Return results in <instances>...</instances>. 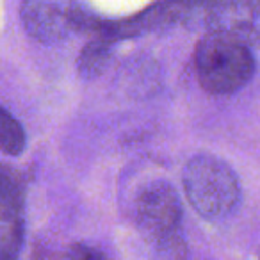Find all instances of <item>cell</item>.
Segmentation results:
<instances>
[{
	"label": "cell",
	"mask_w": 260,
	"mask_h": 260,
	"mask_svg": "<svg viewBox=\"0 0 260 260\" xmlns=\"http://www.w3.org/2000/svg\"><path fill=\"white\" fill-rule=\"evenodd\" d=\"M196 75L210 94H232L244 87L255 73L249 45L239 38L209 32L196 47Z\"/></svg>",
	"instance_id": "obj_1"
},
{
	"label": "cell",
	"mask_w": 260,
	"mask_h": 260,
	"mask_svg": "<svg viewBox=\"0 0 260 260\" xmlns=\"http://www.w3.org/2000/svg\"><path fill=\"white\" fill-rule=\"evenodd\" d=\"M184 191L200 216L219 219L235 209L241 198L237 175L212 155H196L184 170Z\"/></svg>",
	"instance_id": "obj_2"
},
{
	"label": "cell",
	"mask_w": 260,
	"mask_h": 260,
	"mask_svg": "<svg viewBox=\"0 0 260 260\" xmlns=\"http://www.w3.org/2000/svg\"><path fill=\"white\" fill-rule=\"evenodd\" d=\"M136 219L146 235L168 242L178 232L182 207L175 189L162 180L146 184L136 198Z\"/></svg>",
	"instance_id": "obj_3"
},
{
	"label": "cell",
	"mask_w": 260,
	"mask_h": 260,
	"mask_svg": "<svg viewBox=\"0 0 260 260\" xmlns=\"http://www.w3.org/2000/svg\"><path fill=\"white\" fill-rule=\"evenodd\" d=\"M22 20L34 40L55 43L80 27L82 15L73 0H22Z\"/></svg>",
	"instance_id": "obj_4"
},
{
	"label": "cell",
	"mask_w": 260,
	"mask_h": 260,
	"mask_svg": "<svg viewBox=\"0 0 260 260\" xmlns=\"http://www.w3.org/2000/svg\"><path fill=\"white\" fill-rule=\"evenodd\" d=\"M23 241V196L15 171L0 164V260H16Z\"/></svg>",
	"instance_id": "obj_5"
},
{
	"label": "cell",
	"mask_w": 260,
	"mask_h": 260,
	"mask_svg": "<svg viewBox=\"0 0 260 260\" xmlns=\"http://www.w3.org/2000/svg\"><path fill=\"white\" fill-rule=\"evenodd\" d=\"M210 32H221L249 43L260 36V0H209Z\"/></svg>",
	"instance_id": "obj_6"
},
{
	"label": "cell",
	"mask_w": 260,
	"mask_h": 260,
	"mask_svg": "<svg viewBox=\"0 0 260 260\" xmlns=\"http://www.w3.org/2000/svg\"><path fill=\"white\" fill-rule=\"evenodd\" d=\"M25 148V132L22 125L0 107V150L8 155H20Z\"/></svg>",
	"instance_id": "obj_7"
},
{
	"label": "cell",
	"mask_w": 260,
	"mask_h": 260,
	"mask_svg": "<svg viewBox=\"0 0 260 260\" xmlns=\"http://www.w3.org/2000/svg\"><path fill=\"white\" fill-rule=\"evenodd\" d=\"M109 54H111V43L109 40H93L86 48L82 50L79 59V70L82 77H96L98 73L104 70V66L109 61Z\"/></svg>",
	"instance_id": "obj_8"
},
{
	"label": "cell",
	"mask_w": 260,
	"mask_h": 260,
	"mask_svg": "<svg viewBox=\"0 0 260 260\" xmlns=\"http://www.w3.org/2000/svg\"><path fill=\"white\" fill-rule=\"evenodd\" d=\"M168 2V13L171 15H187L194 9H203L205 11L209 0H166Z\"/></svg>",
	"instance_id": "obj_9"
},
{
	"label": "cell",
	"mask_w": 260,
	"mask_h": 260,
	"mask_svg": "<svg viewBox=\"0 0 260 260\" xmlns=\"http://www.w3.org/2000/svg\"><path fill=\"white\" fill-rule=\"evenodd\" d=\"M70 260H105L102 251L86 244H77L70 251Z\"/></svg>",
	"instance_id": "obj_10"
}]
</instances>
